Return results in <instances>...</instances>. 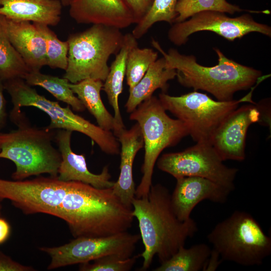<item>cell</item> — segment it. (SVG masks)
<instances>
[{
  "instance_id": "cell-6",
  "label": "cell",
  "mask_w": 271,
  "mask_h": 271,
  "mask_svg": "<svg viewBox=\"0 0 271 271\" xmlns=\"http://www.w3.org/2000/svg\"><path fill=\"white\" fill-rule=\"evenodd\" d=\"M207 238L221 260L243 266L261 265L271 254V238L249 213L236 210L218 223Z\"/></svg>"
},
{
  "instance_id": "cell-35",
  "label": "cell",
  "mask_w": 271,
  "mask_h": 271,
  "mask_svg": "<svg viewBox=\"0 0 271 271\" xmlns=\"http://www.w3.org/2000/svg\"><path fill=\"white\" fill-rule=\"evenodd\" d=\"M63 7H69L71 0H60Z\"/></svg>"
},
{
  "instance_id": "cell-13",
  "label": "cell",
  "mask_w": 271,
  "mask_h": 271,
  "mask_svg": "<svg viewBox=\"0 0 271 271\" xmlns=\"http://www.w3.org/2000/svg\"><path fill=\"white\" fill-rule=\"evenodd\" d=\"M171 194V205L178 219L185 221L191 218L195 207L204 200L224 203L231 192L228 189L209 179L195 176L176 179Z\"/></svg>"
},
{
  "instance_id": "cell-10",
  "label": "cell",
  "mask_w": 271,
  "mask_h": 271,
  "mask_svg": "<svg viewBox=\"0 0 271 271\" xmlns=\"http://www.w3.org/2000/svg\"><path fill=\"white\" fill-rule=\"evenodd\" d=\"M140 238L139 234L125 231L107 237L75 238L62 245L41 247L39 249L51 257L47 269L51 270L90 262L110 254H116L125 258L130 257Z\"/></svg>"
},
{
  "instance_id": "cell-27",
  "label": "cell",
  "mask_w": 271,
  "mask_h": 271,
  "mask_svg": "<svg viewBox=\"0 0 271 271\" xmlns=\"http://www.w3.org/2000/svg\"><path fill=\"white\" fill-rule=\"evenodd\" d=\"M158 57V52L151 48H140L136 46L131 49L126 60L125 72L129 90L141 80Z\"/></svg>"
},
{
  "instance_id": "cell-20",
  "label": "cell",
  "mask_w": 271,
  "mask_h": 271,
  "mask_svg": "<svg viewBox=\"0 0 271 271\" xmlns=\"http://www.w3.org/2000/svg\"><path fill=\"white\" fill-rule=\"evenodd\" d=\"M176 70L167 66L163 57L153 63L143 77L131 89L125 104L128 113L132 112L143 101L153 96L158 89L166 93L169 88L168 82L176 77Z\"/></svg>"
},
{
  "instance_id": "cell-29",
  "label": "cell",
  "mask_w": 271,
  "mask_h": 271,
  "mask_svg": "<svg viewBox=\"0 0 271 271\" xmlns=\"http://www.w3.org/2000/svg\"><path fill=\"white\" fill-rule=\"evenodd\" d=\"M140 255L123 257L116 254L107 255L92 261L79 264L81 271H128L137 261Z\"/></svg>"
},
{
  "instance_id": "cell-9",
  "label": "cell",
  "mask_w": 271,
  "mask_h": 271,
  "mask_svg": "<svg viewBox=\"0 0 271 271\" xmlns=\"http://www.w3.org/2000/svg\"><path fill=\"white\" fill-rule=\"evenodd\" d=\"M212 145L197 142L184 151L163 154L157 161L159 169L176 179L195 176L212 181L231 192L238 170L225 166Z\"/></svg>"
},
{
  "instance_id": "cell-33",
  "label": "cell",
  "mask_w": 271,
  "mask_h": 271,
  "mask_svg": "<svg viewBox=\"0 0 271 271\" xmlns=\"http://www.w3.org/2000/svg\"><path fill=\"white\" fill-rule=\"evenodd\" d=\"M219 253L213 248L211 249L209 258L203 268V270L214 271L221 262Z\"/></svg>"
},
{
  "instance_id": "cell-8",
  "label": "cell",
  "mask_w": 271,
  "mask_h": 271,
  "mask_svg": "<svg viewBox=\"0 0 271 271\" xmlns=\"http://www.w3.org/2000/svg\"><path fill=\"white\" fill-rule=\"evenodd\" d=\"M258 84L252 86L247 94L238 100H214L206 94L195 90L179 96L162 92L159 99L166 111L185 124L194 141L210 143L217 128L240 103H255L252 99V93Z\"/></svg>"
},
{
  "instance_id": "cell-15",
  "label": "cell",
  "mask_w": 271,
  "mask_h": 271,
  "mask_svg": "<svg viewBox=\"0 0 271 271\" xmlns=\"http://www.w3.org/2000/svg\"><path fill=\"white\" fill-rule=\"evenodd\" d=\"M72 133L63 129L55 131L54 141L61 156L58 179L63 181L81 182L97 188L112 187L114 182L110 181L111 176L108 166H104L100 174H93L88 169L84 155L77 154L72 150Z\"/></svg>"
},
{
  "instance_id": "cell-32",
  "label": "cell",
  "mask_w": 271,
  "mask_h": 271,
  "mask_svg": "<svg viewBox=\"0 0 271 271\" xmlns=\"http://www.w3.org/2000/svg\"><path fill=\"white\" fill-rule=\"evenodd\" d=\"M4 82L0 80V132L6 126L8 117L7 100L4 96Z\"/></svg>"
},
{
  "instance_id": "cell-34",
  "label": "cell",
  "mask_w": 271,
  "mask_h": 271,
  "mask_svg": "<svg viewBox=\"0 0 271 271\" xmlns=\"http://www.w3.org/2000/svg\"><path fill=\"white\" fill-rule=\"evenodd\" d=\"M11 234V226L9 222L0 216V244L5 242Z\"/></svg>"
},
{
  "instance_id": "cell-7",
  "label": "cell",
  "mask_w": 271,
  "mask_h": 271,
  "mask_svg": "<svg viewBox=\"0 0 271 271\" xmlns=\"http://www.w3.org/2000/svg\"><path fill=\"white\" fill-rule=\"evenodd\" d=\"M166 111L159 98L152 96L130 113V120L136 121L141 127L145 149L143 176L136 189L137 198L149 193L154 166L161 152L189 134L185 124L178 119L172 118Z\"/></svg>"
},
{
  "instance_id": "cell-25",
  "label": "cell",
  "mask_w": 271,
  "mask_h": 271,
  "mask_svg": "<svg viewBox=\"0 0 271 271\" xmlns=\"http://www.w3.org/2000/svg\"><path fill=\"white\" fill-rule=\"evenodd\" d=\"M175 10L177 16L175 23L182 22L196 13L206 11H217L231 15L244 11L269 14L268 10L257 11L244 10L237 5L229 3L226 0H178Z\"/></svg>"
},
{
  "instance_id": "cell-16",
  "label": "cell",
  "mask_w": 271,
  "mask_h": 271,
  "mask_svg": "<svg viewBox=\"0 0 271 271\" xmlns=\"http://www.w3.org/2000/svg\"><path fill=\"white\" fill-rule=\"evenodd\" d=\"M1 20L11 43L30 71H40L46 65V43L36 25L29 21L12 20L3 15Z\"/></svg>"
},
{
  "instance_id": "cell-21",
  "label": "cell",
  "mask_w": 271,
  "mask_h": 271,
  "mask_svg": "<svg viewBox=\"0 0 271 271\" xmlns=\"http://www.w3.org/2000/svg\"><path fill=\"white\" fill-rule=\"evenodd\" d=\"M103 85V81L94 79H86L76 83H69L73 93L94 117L98 125L104 130L113 131L115 127L114 116L106 108L100 96Z\"/></svg>"
},
{
  "instance_id": "cell-3",
  "label": "cell",
  "mask_w": 271,
  "mask_h": 271,
  "mask_svg": "<svg viewBox=\"0 0 271 271\" xmlns=\"http://www.w3.org/2000/svg\"><path fill=\"white\" fill-rule=\"evenodd\" d=\"M17 129L0 132V159L12 161L14 180L48 174L57 177L61 154L53 146L55 130L32 126L27 117L15 124Z\"/></svg>"
},
{
  "instance_id": "cell-36",
  "label": "cell",
  "mask_w": 271,
  "mask_h": 271,
  "mask_svg": "<svg viewBox=\"0 0 271 271\" xmlns=\"http://www.w3.org/2000/svg\"><path fill=\"white\" fill-rule=\"evenodd\" d=\"M2 202H0V216H1V214H2Z\"/></svg>"
},
{
  "instance_id": "cell-4",
  "label": "cell",
  "mask_w": 271,
  "mask_h": 271,
  "mask_svg": "<svg viewBox=\"0 0 271 271\" xmlns=\"http://www.w3.org/2000/svg\"><path fill=\"white\" fill-rule=\"evenodd\" d=\"M4 84L13 104L9 117L20 114L22 107L33 106L49 116L50 122L46 126L48 129L79 132L88 137L103 152L112 155L120 153L119 143L111 131L104 130L74 113L69 105L63 107L58 102L49 100L22 78L7 80Z\"/></svg>"
},
{
  "instance_id": "cell-26",
  "label": "cell",
  "mask_w": 271,
  "mask_h": 271,
  "mask_svg": "<svg viewBox=\"0 0 271 271\" xmlns=\"http://www.w3.org/2000/svg\"><path fill=\"white\" fill-rule=\"evenodd\" d=\"M177 1L153 0L149 11L133 29V36L137 39H140L154 24L159 22L174 23L177 16L175 10Z\"/></svg>"
},
{
  "instance_id": "cell-12",
  "label": "cell",
  "mask_w": 271,
  "mask_h": 271,
  "mask_svg": "<svg viewBox=\"0 0 271 271\" xmlns=\"http://www.w3.org/2000/svg\"><path fill=\"white\" fill-rule=\"evenodd\" d=\"M258 103L244 104L231 112L214 133L210 143L223 161H242L245 158V141L249 125L266 123Z\"/></svg>"
},
{
  "instance_id": "cell-11",
  "label": "cell",
  "mask_w": 271,
  "mask_h": 271,
  "mask_svg": "<svg viewBox=\"0 0 271 271\" xmlns=\"http://www.w3.org/2000/svg\"><path fill=\"white\" fill-rule=\"evenodd\" d=\"M200 31H211L233 41L251 32H258L271 37V27L258 23L249 14L231 18L225 13L206 11L196 13L188 20L175 23L168 32V39L173 44H185L189 37Z\"/></svg>"
},
{
  "instance_id": "cell-31",
  "label": "cell",
  "mask_w": 271,
  "mask_h": 271,
  "mask_svg": "<svg viewBox=\"0 0 271 271\" xmlns=\"http://www.w3.org/2000/svg\"><path fill=\"white\" fill-rule=\"evenodd\" d=\"M125 1L131 10L138 23L149 11L153 0H125Z\"/></svg>"
},
{
  "instance_id": "cell-5",
  "label": "cell",
  "mask_w": 271,
  "mask_h": 271,
  "mask_svg": "<svg viewBox=\"0 0 271 271\" xmlns=\"http://www.w3.org/2000/svg\"><path fill=\"white\" fill-rule=\"evenodd\" d=\"M123 36L119 29L97 24L70 35L68 65L63 77L71 83L86 79L104 82L109 70L108 60L119 51Z\"/></svg>"
},
{
  "instance_id": "cell-14",
  "label": "cell",
  "mask_w": 271,
  "mask_h": 271,
  "mask_svg": "<svg viewBox=\"0 0 271 271\" xmlns=\"http://www.w3.org/2000/svg\"><path fill=\"white\" fill-rule=\"evenodd\" d=\"M69 7L70 16L78 24L122 29L138 23L125 0H71Z\"/></svg>"
},
{
  "instance_id": "cell-24",
  "label": "cell",
  "mask_w": 271,
  "mask_h": 271,
  "mask_svg": "<svg viewBox=\"0 0 271 271\" xmlns=\"http://www.w3.org/2000/svg\"><path fill=\"white\" fill-rule=\"evenodd\" d=\"M29 72V68L10 42L0 15V80L4 82L15 78L24 79Z\"/></svg>"
},
{
  "instance_id": "cell-18",
  "label": "cell",
  "mask_w": 271,
  "mask_h": 271,
  "mask_svg": "<svg viewBox=\"0 0 271 271\" xmlns=\"http://www.w3.org/2000/svg\"><path fill=\"white\" fill-rule=\"evenodd\" d=\"M62 7L60 0H0V15L14 21L56 26Z\"/></svg>"
},
{
  "instance_id": "cell-17",
  "label": "cell",
  "mask_w": 271,
  "mask_h": 271,
  "mask_svg": "<svg viewBox=\"0 0 271 271\" xmlns=\"http://www.w3.org/2000/svg\"><path fill=\"white\" fill-rule=\"evenodd\" d=\"M116 138L121 145L120 172L112 189L124 205L132 208L131 202L136 189L133 179V164L137 154L144 147L143 134L136 122L129 129H123Z\"/></svg>"
},
{
  "instance_id": "cell-28",
  "label": "cell",
  "mask_w": 271,
  "mask_h": 271,
  "mask_svg": "<svg viewBox=\"0 0 271 271\" xmlns=\"http://www.w3.org/2000/svg\"><path fill=\"white\" fill-rule=\"evenodd\" d=\"M44 37L46 43V65L65 70L68 65L69 45L67 41H62L49 26L33 23Z\"/></svg>"
},
{
  "instance_id": "cell-19",
  "label": "cell",
  "mask_w": 271,
  "mask_h": 271,
  "mask_svg": "<svg viewBox=\"0 0 271 271\" xmlns=\"http://www.w3.org/2000/svg\"><path fill=\"white\" fill-rule=\"evenodd\" d=\"M138 45L137 39L131 33L124 35L122 46L109 67L102 89L106 93L109 104L114 110L115 127L113 133L115 137L125 129L120 113L118 99L123 89L128 53L131 49Z\"/></svg>"
},
{
  "instance_id": "cell-23",
  "label": "cell",
  "mask_w": 271,
  "mask_h": 271,
  "mask_svg": "<svg viewBox=\"0 0 271 271\" xmlns=\"http://www.w3.org/2000/svg\"><path fill=\"white\" fill-rule=\"evenodd\" d=\"M211 251L210 247L205 243L197 244L188 248L182 246L173 255L153 270H203Z\"/></svg>"
},
{
  "instance_id": "cell-22",
  "label": "cell",
  "mask_w": 271,
  "mask_h": 271,
  "mask_svg": "<svg viewBox=\"0 0 271 271\" xmlns=\"http://www.w3.org/2000/svg\"><path fill=\"white\" fill-rule=\"evenodd\" d=\"M24 79L31 86H39L50 92L57 100L66 103L76 112H83L85 107L69 86V81L64 77L31 71Z\"/></svg>"
},
{
  "instance_id": "cell-30",
  "label": "cell",
  "mask_w": 271,
  "mask_h": 271,
  "mask_svg": "<svg viewBox=\"0 0 271 271\" xmlns=\"http://www.w3.org/2000/svg\"><path fill=\"white\" fill-rule=\"evenodd\" d=\"M31 266L22 264L0 250V271H34Z\"/></svg>"
},
{
  "instance_id": "cell-2",
  "label": "cell",
  "mask_w": 271,
  "mask_h": 271,
  "mask_svg": "<svg viewBox=\"0 0 271 271\" xmlns=\"http://www.w3.org/2000/svg\"><path fill=\"white\" fill-rule=\"evenodd\" d=\"M151 43L165 59L167 66L176 70L181 85L195 91H206L219 101L231 100L235 92L247 90L270 76H262L260 70L227 58L217 48L213 49L218 56V64L205 66L199 64L194 55L182 54L174 48L167 53L154 39Z\"/></svg>"
},
{
  "instance_id": "cell-1",
  "label": "cell",
  "mask_w": 271,
  "mask_h": 271,
  "mask_svg": "<svg viewBox=\"0 0 271 271\" xmlns=\"http://www.w3.org/2000/svg\"><path fill=\"white\" fill-rule=\"evenodd\" d=\"M132 214L139 222L144 250L140 270L151 266L155 255L161 263L173 255L189 237L197 231L196 223L191 218L181 221L173 211L171 194L160 184L152 185L147 195L134 197Z\"/></svg>"
}]
</instances>
